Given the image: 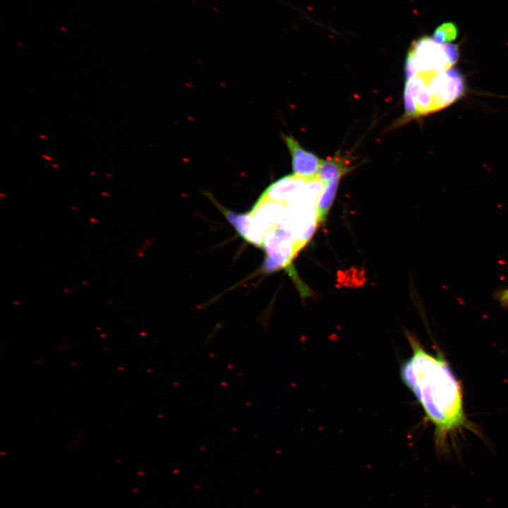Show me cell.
<instances>
[{"mask_svg":"<svg viewBox=\"0 0 508 508\" xmlns=\"http://www.w3.org/2000/svg\"><path fill=\"white\" fill-rule=\"evenodd\" d=\"M42 157L44 158L45 160L49 161V162L54 160L53 157H52L51 156H49V155H47V154H42Z\"/></svg>","mask_w":508,"mask_h":508,"instance_id":"cell-9","label":"cell"},{"mask_svg":"<svg viewBox=\"0 0 508 508\" xmlns=\"http://www.w3.org/2000/svg\"><path fill=\"white\" fill-rule=\"evenodd\" d=\"M416 75L421 77L428 85L433 112L451 105L463 95L465 90L464 75L454 68L439 73H425Z\"/></svg>","mask_w":508,"mask_h":508,"instance_id":"cell-4","label":"cell"},{"mask_svg":"<svg viewBox=\"0 0 508 508\" xmlns=\"http://www.w3.org/2000/svg\"><path fill=\"white\" fill-rule=\"evenodd\" d=\"M39 138H41V139H42V140H47V139H48L47 135H44V134H40V135H39Z\"/></svg>","mask_w":508,"mask_h":508,"instance_id":"cell-10","label":"cell"},{"mask_svg":"<svg viewBox=\"0 0 508 508\" xmlns=\"http://www.w3.org/2000/svg\"><path fill=\"white\" fill-rule=\"evenodd\" d=\"M459 56L456 44H440L429 36L418 38L412 43L406 56V80L419 73H438L452 68Z\"/></svg>","mask_w":508,"mask_h":508,"instance_id":"cell-3","label":"cell"},{"mask_svg":"<svg viewBox=\"0 0 508 508\" xmlns=\"http://www.w3.org/2000/svg\"><path fill=\"white\" fill-rule=\"evenodd\" d=\"M406 334L412 354L401 367V380L434 425L436 452L447 454L449 437L464 428L476 432L465 414L461 385L441 351L432 354L413 334Z\"/></svg>","mask_w":508,"mask_h":508,"instance_id":"cell-2","label":"cell"},{"mask_svg":"<svg viewBox=\"0 0 508 508\" xmlns=\"http://www.w3.org/2000/svg\"><path fill=\"white\" fill-rule=\"evenodd\" d=\"M458 34L457 28L452 23H444L434 32L433 39L438 43L447 44L454 40Z\"/></svg>","mask_w":508,"mask_h":508,"instance_id":"cell-7","label":"cell"},{"mask_svg":"<svg viewBox=\"0 0 508 508\" xmlns=\"http://www.w3.org/2000/svg\"><path fill=\"white\" fill-rule=\"evenodd\" d=\"M90 174H91L92 176H95V175H96V173L94 172V171H92V172L90 173Z\"/></svg>","mask_w":508,"mask_h":508,"instance_id":"cell-15","label":"cell"},{"mask_svg":"<svg viewBox=\"0 0 508 508\" xmlns=\"http://www.w3.org/2000/svg\"><path fill=\"white\" fill-rule=\"evenodd\" d=\"M350 171V167L345 159L332 157L322 159L317 176L325 183L329 181L341 179Z\"/></svg>","mask_w":508,"mask_h":508,"instance_id":"cell-6","label":"cell"},{"mask_svg":"<svg viewBox=\"0 0 508 508\" xmlns=\"http://www.w3.org/2000/svg\"><path fill=\"white\" fill-rule=\"evenodd\" d=\"M106 176L109 178H113V176L110 174H106Z\"/></svg>","mask_w":508,"mask_h":508,"instance_id":"cell-14","label":"cell"},{"mask_svg":"<svg viewBox=\"0 0 508 508\" xmlns=\"http://www.w3.org/2000/svg\"><path fill=\"white\" fill-rule=\"evenodd\" d=\"M497 299L503 306H508V287L497 294Z\"/></svg>","mask_w":508,"mask_h":508,"instance_id":"cell-8","label":"cell"},{"mask_svg":"<svg viewBox=\"0 0 508 508\" xmlns=\"http://www.w3.org/2000/svg\"><path fill=\"white\" fill-rule=\"evenodd\" d=\"M102 195H108V193H103V192L102 193Z\"/></svg>","mask_w":508,"mask_h":508,"instance_id":"cell-16","label":"cell"},{"mask_svg":"<svg viewBox=\"0 0 508 508\" xmlns=\"http://www.w3.org/2000/svg\"><path fill=\"white\" fill-rule=\"evenodd\" d=\"M52 167L56 169H59L61 167L58 164H52Z\"/></svg>","mask_w":508,"mask_h":508,"instance_id":"cell-11","label":"cell"},{"mask_svg":"<svg viewBox=\"0 0 508 508\" xmlns=\"http://www.w3.org/2000/svg\"><path fill=\"white\" fill-rule=\"evenodd\" d=\"M61 30H64V31H65V32H68V29H66V28H64V27H61Z\"/></svg>","mask_w":508,"mask_h":508,"instance_id":"cell-13","label":"cell"},{"mask_svg":"<svg viewBox=\"0 0 508 508\" xmlns=\"http://www.w3.org/2000/svg\"><path fill=\"white\" fill-rule=\"evenodd\" d=\"M16 44L18 45L19 47H24V44H22V43H20V42H16Z\"/></svg>","mask_w":508,"mask_h":508,"instance_id":"cell-12","label":"cell"},{"mask_svg":"<svg viewBox=\"0 0 508 508\" xmlns=\"http://www.w3.org/2000/svg\"><path fill=\"white\" fill-rule=\"evenodd\" d=\"M282 137L291 157L294 174L307 179L315 177L322 159L304 150L293 136L282 134Z\"/></svg>","mask_w":508,"mask_h":508,"instance_id":"cell-5","label":"cell"},{"mask_svg":"<svg viewBox=\"0 0 508 508\" xmlns=\"http://www.w3.org/2000/svg\"><path fill=\"white\" fill-rule=\"evenodd\" d=\"M319 197L305 184L283 198L262 193L250 212H228L226 217L243 238L264 249V267L275 271L288 267L313 235Z\"/></svg>","mask_w":508,"mask_h":508,"instance_id":"cell-1","label":"cell"}]
</instances>
